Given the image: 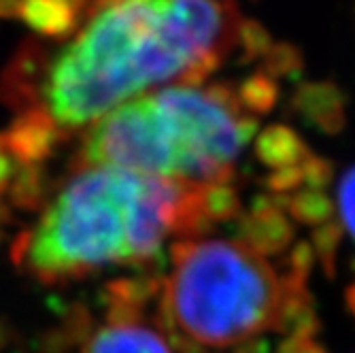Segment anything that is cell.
I'll list each match as a JSON object with an SVG mask.
<instances>
[{
    "label": "cell",
    "mask_w": 355,
    "mask_h": 353,
    "mask_svg": "<svg viewBox=\"0 0 355 353\" xmlns=\"http://www.w3.org/2000/svg\"><path fill=\"white\" fill-rule=\"evenodd\" d=\"M247 245L264 255L283 253L294 241L292 221L287 219L283 205L277 200L257 203L243 219V236Z\"/></svg>",
    "instance_id": "cell-7"
},
{
    "label": "cell",
    "mask_w": 355,
    "mask_h": 353,
    "mask_svg": "<svg viewBox=\"0 0 355 353\" xmlns=\"http://www.w3.org/2000/svg\"><path fill=\"white\" fill-rule=\"evenodd\" d=\"M43 162L9 130L0 132V215L26 211L43 196Z\"/></svg>",
    "instance_id": "cell-6"
},
{
    "label": "cell",
    "mask_w": 355,
    "mask_h": 353,
    "mask_svg": "<svg viewBox=\"0 0 355 353\" xmlns=\"http://www.w3.org/2000/svg\"><path fill=\"white\" fill-rule=\"evenodd\" d=\"M279 353H326L315 336H287L279 347Z\"/></svg>",
    "instance_id": "cell-10"
},
{
    "label": "cell",
    "mask_w": 355,
    "mask_h": 353,
    "mask_svg": "<svg viewBox=\"0 0 355 353\" xmlns=\"http://www.w3.org/2000/svg\"><path fill=\"white\" fill-rule=\"evenodd\" d=\"M347 304H349V309H351V313L355 315V283L349 287L347 290Z\"/></svg>",
    "instance_id": "cell-11"
},
{
    "label": "cell",
    "mask_w": 355,
    "mask_h": 353,
    "mask_svg": "<svg viewBox=\"0 0 355 353\" xmlns=\"http://www.w3.org/2000/svg\"><path fill=\"white\" fill-rule=\"evenodd\" d=\"M338 213L340 223L349 236L355 241V166L349 169L338 185Z\"/></svg>",
    "instance_id": "cell-9"
},
{
    "label": "cell",
    "mask_w": 355,
    "mask_h": 353,
    "mask_svg": "<svg viewBox=\"0 0 355 353\" xmlns=\"http://www.w3.org/2000/svg\"><path fill=\"white\" fill-rule=\"evenodd\" d=\"M234 187L191 185L145 173L75 164L11 247L17 270L67 285L109 268L143 266L168 239L200 236L236 217Z\"/></svg>",
    "instance_id": "cell-2"
},
{
    "label": "cell",
    "mask_w": 355,
    "mask_h": 353,
    "mask_svg": "<svg viewBox=\"0 0 355 353\" xmlns=\"http://www.w3.org/2000/svg\"><path fill=\"white\" fill-rule=\"evenodd\" d=\"M234 0H92L67 41L26 49L5 75L17 117L58 143L166 83H200L249 28Z\"/></svg>",
    "instance_id": "cell-1"
},
{
    "label": "cell",
    "mask_w": 355,
    "mask_h": 353,
    "mask_svg": "<svg viewBox=\"0 0 355 353\" xmlns=\"http://www.w3.org/2000/svg\"><path fill=\"white\" fill-rule=\"evenodd\" d=\"M157 296L153 279H121L109 285L107 315L83 341L79 353H175L171 334L145 319V307Z\"/></svg>",
    "instance_id": "cell-5"
},
{
    "label": "cell",
    "mask_w": 355,
    "mask_h": 353,
    "mask_svg": "<svg viewBox=\"0 0 355 353\" xmlns=\"http://www.w3.org/2000/svg\"><path fill=\"white\" fill-rule=\"evenodd\" d=\"M171 253V273L159 287V319L191 351L283 330L289 309L309 296L315 258L309 243L296 245L285 275L243 239H181Z\"/></svg>",
    "instance_id": "cell-4"
},
{
    "label": "cell",
    "mask_w": 355,
    "mask_h": 353,
    "mask_svg": "<svg viewBox=\"0 0 355 353\" xmlns=\"http://www.w3.org/2000/svg\"><path fill=\"white\" fill-rule=\"evenodd\" d=\"M257 155H260L262 162L270 166L275 173L287 171V169H298L311 157L304 143L283 126L268 128V130L257 139Z\"/></svg>",
    "instance_id": "cell-8"
},
{
    "label": "cell",
    "mask_w": 355,
    "mask_h": 353,
    "mask_svg": "<svg viewBox=\"0 0 355 353\" xmlns=\"http://www.w3.org/2000/svg\"><path fill=\"white\" fill-rule=\"evenodd\" d=\"M277 98L266 75L232 83H173L92 123L75 164H105L191 185H228L260 115Z\"/></svg>",
    "instance_id": "cell-3"
}]
</instances>
